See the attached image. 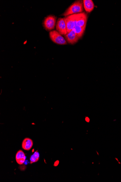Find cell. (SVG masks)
Instances as JSON below:
<instances>
[{"label": "cell", "instance_id": "2", "mask_svg": "<svg viewBox=\"0 0 121 182\" xmlns=\"http://www.w3.org/2000/svg\"><path fill=\"white\" fill-rule=\"evenodd\" d=\"M49 36L51 40L54 43L59 45H66L67 41L62 35L56 30H53L49 32Z\"/></svg>", "mask_w": 121, "mask_h": 182}, {"label": "cell", "instance_id": "8", "mask_svg": "<svg viewBox=\"0 0 121 182\" xmlns=\"http://www.w3.org/2000/svg\"><path fill=\"white\" fill-rule=\"evenodd\" d=\"M16 162L20 165H23L25 162L26 156L24 153L21 150H19L15 156Z\"/></svg>", "mask_w": 121, "mask_h": 182}, {"label": "cell", "instance_id": "9", "mask_svg": "<svg viewBox=\"0 0 121 182\" xmlns=\"http://www.w3.org/2000/svg\"><path fill=\"white\" fill-rule=\"evenodd\" d=\"M34 144L33 141L29 138H26L23 141L22 143V147L23 150L28 151L31 149Z\"/></svg>", "mask_w": 121, "mask_h": 182}, {"label": "cell", "instance_id": "1", "mask_svg": "<svg viewBox=\"0 0 121 182\" xmlns=\"http://www.w3.org/2000/svg\"><path fill=\"white\" fill-rule=\"evenodd\" d=\"M83 1H76L72 4L63 14V16H67L70 15L81 13L83 11Z\"/></svg>", "mask_w": 121, "mask_h": 182}, {"label": "cell", "instance_id": "5", "mask_svg": "<svg viewBox=\"0 0 121 182\" xmlns=\"http://www.w3.org/2000/svg\"><path fill=\"white\" fill-rule=\"evenodd\" d=\"M56 30L62 35H66L67 34V27L64 18H60L58 20L56 25Z\"/></svg>", "mask_w": 121, "mask_h": 182}, {"label": "cell", "instance_id": "3", "mask_svg": "<svg viewBox=\"0 0 121 182\" xmlns=\"http://www.w3.org/2000/svg\"><path fill=\"white\" fill-rule=\"evenodd\" d=\"M57 18L54 16H49L45 18L43 25L44 28L48 31H52L55 27Z\"/></svg>", "mask_w": 121, "mask_h": 182}, {"label": "cell", "instance_id": "4", "mask_svg": "<svg viewBox=\"0 0 121 182\" xmlns=\"http://www.w3.org/2000/svg\"><path fill=\"white\" fill-rule=\"evenodd\" d=\"M75 15V25L86 28L87 20V14L85 12H81Z\"/></svg>", "mask_w": 121, "mask_h": 182}, {"label": "cell", "instance_id": "6", "mask_svg": "<svg viewBox=\"0 0 121 182\" xmlns=\"http://www.w3.org/2000/svg\"><path fill=\"white\" fill-rule=\"evenodd\" d=\"M67 27V32H69L75 28V15H70L64 18Z\"/></svg>", "mask_w": 121, "mask_h": 182}, {"label": "cell", "instance_id": "12", "mask_svg": "<svg viewBox=\"0 0 121 182\" xmlns=\"http://www.w3.org/2000/svg\"><path fill=\"white\" fill-rule=\"evenodd\" d=\"M40 158V154L38 151L34 152L30 158V164H32L38 162Z\"/></svg>", "mask_w": 121, "mask_h": 182}, {"label": "cell", "instance_id": "10", "mask_svg": "<svg viewBox=\"0 0 121 182\" xmlns=\"http://www.w3.org/2000/svg\"><path fill=\"white\" fill-rule=\"evenodd\" d=\"M83 3L84 8L88 13L91 12L94 9V3L91 0H84Z\"/></svg>", "mask_w": 121, "mask_h": 182}, {"label": "cell", "instance_id": "11", "mask_svg": "<svg viewBox=\"0 0 121 182\" xmlns=\"http://www.w3.org/2000/svg\"><path fill=\"white\" fill-rule=\"evenodd\" d=\"M73 30L75 31L77 35L80 39L83 36L85 29L80 26L75 25V28Z\"/></svg>", "mask_w": 121, "mask_h": 182}, {"label": "cell", "instance_id": "7", "mask_svg": "<svg viewBox=\"0 0 121 182\" xmlns=\"http://www.w3.org/2000/svg\"><path fill=\"white\" fill-rule=\"evenodd\" d=\"M65 37L67 42L71 45H74L76 43L79 39L73 30L67 33V35L65 36Z\"/></svg>", "mask_w": 121, "mask_h": 182}]
</instances>
